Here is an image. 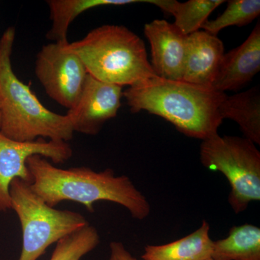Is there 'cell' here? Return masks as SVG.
I'll return each instance as SVG.
<instances>
[{
    "label": "cell",
    "mask_w": 260,
    "mask_h": 260,
    "mask_svg": "<svg viewBox=\"0 0 260 260\" xmlns=\"http://www.w3.org/2000/svg\"><path fill=\"white\" fill-rule=\"evenodd\" d=\"M27 167L30 187L52 208L61 202L80 203L90 213L94 203L112 202L125 208L132 217L143 220L150 213V205L126 176H116L112 169L95 172L88 167L63 169L39 155L29 157Z\"/></svg>",
    "instance_id": "1"
},
{
    "label": "cell",
    "mask_w": 260,
    "mask_h": 260,
    "mask_svg": "<svg viewBox=\"0 0 260 260\" xmlns=\"http://www.w3.org/2000/svg\"><path fill=\"white\" fill-rule=\"evenodd\" d=\"M130 111H145L164 118L189 138L203 140L218 135L223 122L219 112L225 93L212 87L155 76L123 91Z\"/></svg>",
    "instance_id": "2"
},
{
    "label": "cell",
    "mask_w": 260,
    "mask_h": 260,
    "mask_svg": "<svg viewBox=\"0 0 260 260\" xmlns=\"http://www.w3.org/2000/svg\"><path fill=\"white\" fill-rule=\"evenodd\" d=\"M15 37L14 27H9L0 38V132L18 142L44 138L68 143L74 131L68 116L44 107L30 85L13 71L11 55Z\"/></svg>",
    "instance_id": "3"
},
{
    "label": "cell",
    "mask_w": 260,
    "mask_h": 260,
    "mask_svg": "<svg viewBox=\"0 0 260 260\" xmlns=\"http://www.w3.org/2000/svg\"><path fill=\"white\" fill-rule=\"evenodd\" d=\"M95 79L131 86L156 76L148 59L145 43L124 25H104L81 40L67 44Z\"/></svg>",
    "instance_id": "4"
},
{
    "label": "cell",
    "mask_w": 260,
    "mask_h": 260,
    "mask_svg": "<svg viewBox=\"0 0 260 260\" xmlns=\"http://www.w3.org/2000/svg\"><path fill=\"white\" fill-rule=\"evenodd\" d=\"M10 194L11 210L18 215L23 234L18 260H38L51 244L89 225L82 214L48 205L22 179L12 181Z\"/></svg>",
    "instance_id": "5"
},
{
    "label": "cell",
    "mask_w": 260,
    "mask_h": 260,
    "mask_svg": "<svg viewBox=\"0 0 260 260\" xmlns=\"http://www.w3.org/2000/svg\"><path fill=\"white\" fill-rule=\"evenodd\" d=\"M200 159L203 167L226 178L231 186L228 201L234 213H242L251 202L259 201L260 152L251 140L216 135L202 141Z\"/></svg>",
    "instance_id": "6"
},
{
    "label": "cell",
    "mask_w": 260,
    "mask_h": 260,
    "mask_svg": "<svg viewBox=\"0 0 260 260\" xmlns=\"http://www.w3.org/2000/svg\"><path fill=\"white\" fill-rule=\"evenodd\" d=\"M68 41L44 45L37 55L35 74L46 93L63 107L72 109L79 99L88 71Z\"/></svg>",
    "instance_id": "7"
},
{
    "label": "cell",
    "mask_w": 260,
    "mask_h": 260,
    "mask_svg": "<svg viewBox=\"0 0 260 260\" xmlns=\"http://www.w3.org/2000/svg\"><path fill=\"white\" fill-rule=\"evenodd\" d=\"M68 143L39 138L32 142H18L0 132V213L11 210L10 186L15 179L31 182L27 159L39 155L55 164H64L73 156Z\"/></svg>",
    "instance_id": "8"
},
{
    "label": "cell",
    "mask_w": 260,
    "mask_h": 260,
    "mask_svg": "<svg viewBox=\"0 0 260 260\" xmlns=\"http://www.w3.org/2000/svg\"><path fill=\"white\" fill-rule=\"evenodd\" d=\"M122 94V87L104 83L88 74L78 102L66 114L74 133L99 134L104 124L117 115Z\"/></svg>",
    "instance_id": "9"
},
{
    "label": "cell",
    "mask_w": 260,
    "mask_h": 260,
    "mask_svg": "<svg viewBox=\"0 0 260 260\" xmlns=\"http://www.w3.org/2000/svg\"><path fill=\"white\" fill-rule=\"evenodd\" d=\"M144 34L150 42V62L155 75L162 79L182 80L188 36L165 20L145 24Z\"/></svg>",
    "instance_id": "10"
},
{
    "label": "cell",
    "mask_w": 260,
    "mask_h": 260,
    "mask_svg": "<svg viewBox=\"0 0 260 260\" xmlns=\"http://www.w3.org/2000/svg\"><path fill=\"white\" fill-rule=\"evenodd\" d=\"M260 70V23L242 45L224 54L212 88L225 93L237 91L252 80Z\"/></svg>",
    "instance_id": "11"
},
{
    "label": "cell",
    "mask_w": 260,
    "mask_h": 260,
    "mask_svg": "<svg viewBox=\"0 0 260 260\" xmlns=\"http://www.w3.org/2000/svg\"><path fill=\"white\" fill-rule=\"evenodd\" d=\"M223 55V43L217 36L200 30L188 36L183 81L212 87Z\"/></svg>",
    "instance_id": "12"
},
{
    "label": "cell",
    "mask_w": 260,
    "mask_h": 260,
    "mask_svg": "<svg viewBox=\"0 0 260 260\" xmlns=\"http://www.w3.org/2000/svg\"><path fill=\"white\" fill-rule=\"evenodd\" d=\"M210 225L203 220L201 226L184 238L162 245L145 246L143 260H210L213 241Z\"/></svg>",
    "instance_id": "13"
},
{
    "label": "cell",
    "mask_w": 260,
    "mask_h": 260,
    "mask_svg": "<svg viewBox=\"0 0 260 260\" xmlns=\"http://www.w3.org/2000/svg\"><path fill=\"white\" fill-rule=\"evenodd\" d=\"M222 119L235 121L244 138L260 145V90L259 86L225 97L219 109Z\"/></svg>",
    "instance_id": "14"
},
{
    "label": "cell",
    "mask_w": 260,
    "mask_h": 260,
    "mask_svg": "<svg viewBox=\"0 0 260 260\" xmlns=\"http://www.w3.org/2000/svg\"><path fill=\"white\" fill-rule=\"evenodd\" d=\"M145 3L147 0H49L51 26L47 34L48 40L54 42L68 41L70 24L84 12L102 6H121Z\"/></svg>",
    "instance_id": "15"
},
{
    "label": "cell",
    "mask_w": 260,
    "mask_h": 260,
    "mask_svg": "<svg viewBox=\"0 0 260 260\" xmlns=\"http://www.w3.org/2000/svg\"><path fill=\"white\" fill-rule=\"evenodd\" d=\"M213 260H260V229L244 224L231 229L225 239L213 241Z\"/></svg>",
    "instance_id": "16"
},
{
    "label": "cell",
    "mask_w": 260,
    "mask_h": 260,
    "mask_svg": "<svg viewBox=\"0 0 260 260\" xmlns=\"http://www.w3.org/2000/svg\"><path fill=\"white\" fill-rule=\"evenodd\" d=\"M225 1L223 0H189L179 3L176 0H148L175 19L174 25L186 36L198 31L208 17Z\"/></svg>",
    "instance_id": "17"
},
{
    "label": "cell",
    "mask_w": 260,
    "mask_h": 260,
    "mask_svg": "<svg viewBox=\"0 0 260 260\" xmlns=\"http://www.w3.org/2000/svg\"><path fill=\"white\" fill-rule=\"evenodd\" d=\"M260 14L259 0H232L228 2L225 11L213 20H207L201 28L217 36L230 26L243 27L251 23Z\"/></svg>",
    "instance_id": "18"
},
{
    "label": "cell",
    "mask_w": 260,
    "mask_h": 260,
    "mask_svg": "<svg viewBox=\"0 0 260 260\" xmlns=\"http://www.w3.org/2000/svg\"><path fill=\"white\" fill-rule=\"evenodd\" d=\"M100 243L97 229L89 225L56 243L50 260H80Z\"/></svg>",
    "instance_id": "19"
},
{
    "label": "cell",
    "mask_w": 260,
    "mask_h": 260,
    "mask_svg": "<svg viewBox=\"0 0 260 260\" xmlns=\"http://www.w3.org/2000/svg\"><path fill=\"white\" fill-rule=\"evenodd\" d=\"M110 254L109 260H138L126 249L120 242H112L109 245Z\"/></svg>",
    "instance_id": "20"
},
{
    "label": "cell",
    "mask_w": 260,
    "mask_h": 260,
    "mask_svg": "<svg viewBox=\"0 0 260 260\" xmlns=\"http://www.w3.org/2000/svg\"><path fill=\"white\" fill-rule=\"evenodd\" d=\"M210 260H213V259H210Z\"/></svg>",
    "instance_id": "21"
}]
</instances>
